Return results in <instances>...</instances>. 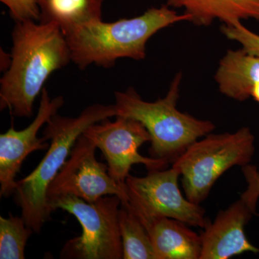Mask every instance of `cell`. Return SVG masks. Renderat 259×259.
<instances>
[{
    "mask_svg": "<svg viewBox=\"0 0 259 259\" xmlns=\"http://www.w3.org/2000/svg\"><path fill=\"white\" fill-rule=\"evenodd\" d=\"M104 0H38L40 22L54 23L66 33L80 24L102 19Z\"/></svg>",
    "mask_w": 259,
    "mask_h": 259,
    "instance_id": "15",
    "label": "cell"
},
{
    "mask_svg": "<svg viewBox=\"0 0 259 259\" xmlns=\"http://www.w3.org/2000/svg\"><path fill=\"white\" fill-rule=\"evenodd\" d=\"M38 111L31 123L17 131L12 125L0 135V196L9 197L16 188L17 175L25 158L34 151L48 149L49 144L44 137L38 138L39 131L64 105L62 96L51 98L47 88L42 90Z\"/></svg>",
    "mask_w": 259,
    "mask_h": 259,
    "instance_id": "10",
    "label": "cell"
},
{
    "mask_svg": "<svg viewBox=\"0 0 259 259\" xmlns=\"http://www.w3.org/2000/svg\"><path fill=\"white\" fill-rule=\"evenodd\" d=\"M11 61V54H8L1 49V71L5 72L8 69V65L10 67Z\"/></svg>",
    "mask_w": 259,
    "mask_h": 259,
    "instance_id": "21",
    "label": "cell"
},
{
    "mask_svg": "<svg viewBox=\"0 0 259 259\" xmlns=\"http://www.w3.org/2000/svg\"><path fill=\"white\" fill-rule=\"evenodd\" d=\"M180 176L174 167L149 171L144 177L130 175L125 182L127 204L138 217L169 218L205 228L209 223L205 209L182 196L178 185Z\"/></svg>",
    "mask_w": 259,
    "mask_h": 259,
    "instance_id": "7",
    "label": "cell"
},
{
    "mask_svg": "<svg viewBox=\"0 0 259 259\" xmlns=\"http://www.w3.org/2000/svg\"><path fill=\"white\" fill-rule=\"evenodd\" d=\"M8 8L10 15L15 22L40 21L38 0H0Z\"/></svg>",
    "mask_w": 259,
    "mask_h": 259,
    "instance_id": "19",
    "label": "cell"
},
{
    "mask_svg": "<svg viewBox=\"0 0 259 259\" xmlns=\"http://www.w3.org/2000/svg\"><path fill=\"white\" fill-rule=\"evenodd\" d=\"M214 78L221 93L237 101H245L259 83V57L243 49L228 51Z\"/></svg>",
    "mask_w": 259,
    "mask_h": 259,
    "instance_id": "13",
    "label": "cell"
},
{
    "mask_svg": "<svg viewBox=\"0 0 259 259\" xmlns=\"http://www.w3.org/2000/svg\"><path fill=\"white\" fill-rule=\"evenodd\" d=\"M243 171L248 182V188L242 194L241 197L253 207H256L259 197V173L255 166L246 165L243 166Z\"/></svg>",
    "mask_w": 259,
    "mask_h": 259,
    "instance_id": "20",
    "label": "cell"
},
{
    "mask_svg": "<svg viewBox=\"0 0 259 259\" xmlns=\"http://www.w3.org/2000/svg\"><path fill=\"white\" fill-rule=\"evenodd\" d=\"M12 40L11 64L0 79V109L29 118L46 81L69 64L71 52L64 32L54 23L15 22Z\"/></svg>",
    "mask_w": 259,
    "mask_h": 259,
    "instance_id": "1",
    "label": "cell"
},
{
    "mask_svg": "<svg viewBox=\"0 0 259 259\" xmlns=\"http://www.w3.org/2000/svg\"><path fill=\"white\" fill-rule=\"evenodd\" d=\"M118 221L123 259H156L148 231L127 203H121Z\"/></svg>",
    "mask_w": 259,
    "mask_h": 259,
    "instance_id": "16",
    "label": "cell"
},
{
    "mask_svg": "<svg viewBox=\"0 0 259 259\" xmlns=\"http://www.w3.org/2000/svg\"><path fill=\"white\" fill-rule=\"evenodd\" d=\"M91 140L105 156L110 176L119 184L125 185L132 166L143 164L151 171L165 169L168 162L140 154L139 148L151 142L147 129L141 122L128 117L116 116L90 125L83 133Z\"/></svg>",
    "mask_w": 259,
    "mask_h": 259,
    "instance_id": "8",
    "label": "cell"
},
{
    "mask_svg": "<svg viewBox=\"0 0 259 259\" xmlns=\"http://www.w3.org/2000/svg\"><path fill=\"white\" fill-rule=\"evenodd\" d=\"M96 146L83 134L76 141L67 161L49 185L48 200L61 195H74L88 202H95L105 196L120 197L127 203V188L116 182L108 167L95 156Z\"/></svg>",
    "mask_w": 259,
    "mask_h": 259,
    "instance_id": "9",
    "label": "cell"
},
{
    "mask_svg": "<svg viewBox=\"0 0 259 259\" xmlns=\"http://www.w3.org/2000/svg\"><path fill=\"white\" fill-rule=\"evenodd\" d=\"M221 30L228 39L241 44L245 52L259 57V35L243 26L241 21L223 24Z\"/></svg>",
    "mask_w": 259,
    "mask_h": 259,
    "instance_id": "18",
    "label": "cell"
},
{
    "mask_svg": "<svg viewBox=\"0 0 259 259\" xmlns=\"http://www.w3.org/2000/svg\"><path fill=\"white\" fill-rule=\"evenodd\" d=\"M254 141L250 129L242 127L233 134L207 135L191 145L172 166L182 176L186 197L194 204L203 202L225 172L250 163Z\"/></svg>",
    "mask_w": 259,
    "mask_h": 259,
    "instance_id": "5",
    "label": "cell"
},
{
    "mask_svg": "<svg viewBox=\"0 0 259 259\" xmlns=\"http://www.w3.org/2000/svg\"><path fill=\"white\" fill-rule=\"evenodd\" d=\"M51 212L63 209L72 214L82 228L80 236L65 243L60 258L66 259H122L119 228L120 197L105 196L88 202L74 195H61L48 200Z\"/></svg>",
    "mask_w": 259,
    "mask_h": 259,
    "instance_id": "6",
    "label": "cell"
},
{
    "mask_svg": "<svg viewBox=\"0 0 259 259\" xmlns=\"http://www.w3.org/2000/svg\"><path fill=\"white\" fill-rule=\"evenodd\" d=\"M115 105L94 104L76 117L56 114L46 124L44 137L49 141L47 153L36 168L17 181L15 202L22 217L34 233L39 234L51 214L47 191L52 181L67 161L76 141L90 125L115 117Z\"/></svg>",
    "mask_w": 259,
    "mask_h": 259,
    "instance_id": "3",
    "label": "cell"
},
{
    "mask_svg": "<svg viewBox=\"0 0 259 259\" xmlns=\"http://www.w3.org/2000/svg\"><path fill=\"white\" fill-rule=\"evenodd\" d=\"M182 79V73H178L166 96L156 102L145 101L133 88L115 93L116 116L141 122L151 136L152 157L168 163H174L191 145L215 127L210 121L199 120L177 110Z\"/></svg>",
    "mask_w": 259,
    "mask_h": 259,
    "instance_id": "4",
    "label": "cell"
},
{
    "mask_svg": "<svg viewBox=\"0 0 259 259\" xmlns=\"http://www.w3.org/2000/svg\"><path fill=\"white\" fill-rule=\"evenodd\" d=\"M181 21H191L190 15L178 14L166 5L150 8L140 16L112 23H105L102 19L91 20L64 35L71 61L80 69L92 65L110 68L124 58L143 60L148 40L161 29Z\"/></svg>",
    "mask_w": 259,
    "mask_h": 259,
    "instance_id": "2",
    "label": "cell"
},
{
    "mask_svg": "<svg viewBox=\"0 0 259 259\" xmlns=\"http://www.w3.org/2000/svg\"><path fill=\"white\" fill-rule=\"evenodd\" d=\"M138 218L151 238L156 259L200 258L201 236L186 223L169 218Z\"/></svg>",
    "mask_w": 259,
    "mask_h": 259,
    "instance_id": "12",
    "label": "cell"
},
{
    "mask_svg": "<svg viewBox=\"0 0 259 259\" xmlns=\"http://www.w3.org/2000/svg\"><path fill=\"white\" fill-rule=\"evenodd\" d=\"M34 233L23 217H0V258L24 259L29 238Z\"/></svg>",
    "mask_w": 259,
    "mask_h": 259,
    "instance_id": "17",
    "label": "cell"
},
{
    "mask_svg": "<svg viewBox=\"0 0 259 259\" xmlns=\"http://www.w3.org/2000/svg\"><path fill=\"white\" fill-rule=\"evenodd\" d=\"M166 5L184 9L190 22L199 26H208L215 20L223 24L259 20V0H167Z\"/></svg>",
    "mask_w": 259,
    "mask_h": 259,
    "instance_id": "14",
    "label": "cell"
},
{
    "mask_svg": "<svg viewBox=\"0 0 259 259\" xmlns=\"http://www.w3.org/2000/svg\"><path fill=\"white\" fill-rule=\"evenodd\" d=\"M253 214V209L243 198L218 212L200 235L202 251L199 259H228L245 252L259 253V248L248 241L245 226Z\"/></svg>",
    "mask_w": 259,
    "mask_h": 259,
    "instance_id": "11",
    "label": "cell"
}]
</instances>
